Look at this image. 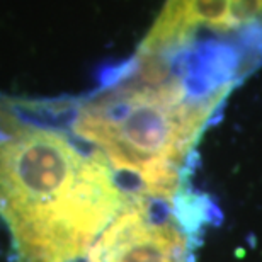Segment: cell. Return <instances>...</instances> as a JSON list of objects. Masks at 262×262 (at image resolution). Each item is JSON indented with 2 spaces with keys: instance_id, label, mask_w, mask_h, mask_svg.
Masks as SVG:
<instances>
[{
  "instance_id": "6da1fadb",
  "label": "cell",
  "mask_w": 262,
  "mask_h": 262,
  "mask_svg": "<svg viewBox=\"0 0 262 262\" xmlns=\"http://www.w3.org/2000/svg\"><path fill=\"white\" fill-rule=\"evenodd\" d=\"M260 63V50L216 39L136 50L94 91L53 104L68 129L111 165L128 196L176 204L187 194L184 176L209 121Z\"/></svg>"
},
{
  "instance_id": "7a4b0ae2",
  "label": "cell",
  "mask_w": 262,
  "mask_h": 262,
  "mask_svg": "<svg viewBox=\"0 0 262 262\" xmlns=\"http://www.w3.org/2000/svg\"><path fill=\"white\" fill-rule=\"evenodd\" d=\"M111 165L82 143L53 99L0 94V222L15 262H75L128 203Z\"/></svg>"
},
{
  "instance_id": "3957f363",
  "label": "cell",
  "mask_w": 262,
  "mask_h": 262,
  "mask_svg": "<svg viewBox=\"0 0 262 262\" xmlns=\"http://www.w3.org/2000/svg\"><path fill=\"white\" fill-rule=\"evenodd\" d=\"M203 214L204 204H194L191 194L176 204L129 196L87 262H191V235Z\"/></svg>"
},
{
  "instance_id": "277c9868",
  "label": "cell",
  "mask_w": 262,
  "mask_h": 262,
  "mask_svg": "<svg viewBox=\"0 0 262 262\" xmlns=\"http://www.w3.org/2000/svg\"><path fill=\"white\" fill-rule=\"evenodd\" d=\"M216 39L262 50V0H165L140 51Z\"/></svg>"
}]
</instances>
